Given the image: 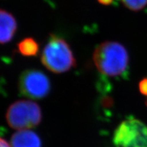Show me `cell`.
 Listing matches in <instances>:
<instances>
[{
	"label": "cell",
	"mask_w": 147,
	"mask_h": 147,
	"mask_svg": "<svg viewBox=\"0 0 147 147\" xmlns=\"http://www.w3.org/2000/svg\"><path fill=\"white\" fill-rule=\"evenodd\" d=\"M93 59L100 73L111 77L123 74L129 65L127 49L121 44L113 41L100 44L93 52Z\"/></svg>",
	"instance_id": "1"
},
{
	"label": "cell",
	"mask_w": 147,
	"mask_h": 147,
	"mask_svg": "<svg viewBox=\"0 0 147 147\" xmlns=\"http://www.w3.org/2000/svg\"><path fill=\"white\" fill-rule=\"evenodd\" d=\"M46 68L55 74L69 71L76 65V60L67 42L55 35L51 36L41 55Z\"/></svg>",
	"instance_id": "2"
},
{
	"label": "cell",
	"mask_w": 147,
	"mask_h": 147,
	"mask_svg": "<svg viewBox=\"0 0 147 147\" xmlns=\"http://www.w3.org/2000/svg\"><path fill=\"white\" fill-rule=\"evenodd\" d=\"M6 120L9 126L14 129H29L41 122V108L32 101H16L7 110Z\"/></svg>",
	"instance_id": "3"
},
{
	"label": "cell",
	"mask_w": 147,
	"mask_h": 147,
	"mask_svg": "<svg viewBox=\"0 0 147 147\" xmlns=\"http://www.w3.org/2000/svg\"><path fill=\"white\" fill-rule=\"evenodd\" d=\"M113 143L116 147H147V125L129 117L115 129Z\"/></svg>",
	"instance_id": "4"
},
{
	"label": "cell",
	"mask_w": 147,
	"mask_h": 147,
	"mask_svg": "<svg viewBox=\"0 0 147 147\" xmlns=\"http://www.w3.org/2000/svg\"><path fill=\"white\" fill-rule=\"evenodd\" d=\"M18 89L24 96L34 100L47 97L51 90V82L47 75L40 70L27 69L21 74Z\"/></svg>",
	"instance_id": "5"
},
{
	"label": "cell",
	"mask_w": 147,
	"mask_h": 147,
	"mask_svg": "<svg viewBox=\"0 0 147 147\" xmlns=\"http://www.w3.org/2000/svg\"><path fill=\"white\" fill-rule=\"evenodd\" d=\"M11 146L42 147V141L39 136L32 130H18L11 138Z\"/></svg>",
	"instance_id": "6"
},
{
	"label": "cell",
	"mask_w": 147,
	"mask_h": 147,
	"mask_svg": "<svg viewBox=\"0 0 147 147\" xmlns=\"http://www.w3.org/2000/svg\"><path fill=\"white\" fill-rule=\"evenodd\" d=\"M0 40L2 45L8 43L13 38L15 34L17 24L14 16L8 11L1 10L0 12Z\"/></svg>",
	"instance_id": "7"
},
{
	"label": "cell",
	"mask_w": 147,
	"mask_h": 147,
	"mask_svg": "<svg viewBox=\"0 0 147 147\" xmlns=\"http://www.w3.org/2000/svg\"><path fill=\"white\" fill-rule=\"evenodd\" d=\"M18 49L24 56H36L39 51V45L34 38H26L18 44Z\"/></svg>",
	"instance_id": "8"
},
{
	"label": "cell",
	"mask_w": 147,
	"mask_h": 147,
	"mask_svg": "<svg viewBox=\"0 0 147 147\" xmlns=\"http://www.w3.org/2000/svg\"><path fill=\"white\" fill-rule=\"evenodd\" d=\"M123 5L132 11L142 10L147 5V0H121Z\"/></svg>",
	"instance_id": "9"
},
{
	"label": "cell",
	"mask_w": 147,
	"mask_h": 147,
	"mask_svg": "<svg viewBox=\"0 0 147 147\" xmlns=\"http://www.w3.org/2000/svg\"><path fill=\"white\" fill-rule=\"evenodd\" d=\"M140 92L142 95L147 96V78H143L139 83Z\"/></svg>",
	"instance_id": "10"
},
{
	"label": "cell",
	"mask_w": 147,
	"mask_h": 147,
	"mask_svg": "<svg viewBox=\"0 0 147 147\" xmlns=\"http://www.w3.org/2000/svg\"><path fill=\"white\" fill-rule=\"evenodd\" d=\"M98 2L104 5H109L113 3V0H97Z\"/></svg>",
	"instance_id": "11"
},
{
	"label": "cell",
	"mask_w": 147,
	"mask_h": 147,
	"mask_svg": "<svg viewBox=\"0 0 147 147\" xmlns=\"http://www.w3.org/2000/svg\"><path fill=\"white\" fill-rule=\"evenodd\" d=\"M0 143H1V147H10V144H8V142L3 138H1Z\"/></svg>",
	"instance_id": "12"
},
{
	"label": "cell",
	"mask_w": 147,
	"mask_h": 147,
	"mask_svg": "<svg viewBox=\"0 0 147 147\" xmlns=\"http://www.w3.org/2000/svg\"><path fill=\"white\" fill-rule=\"evenodd\" d=\"M146 106H147V100H146Z\"/></svg>",
	"instance_id": "13"
}]
</instances>
